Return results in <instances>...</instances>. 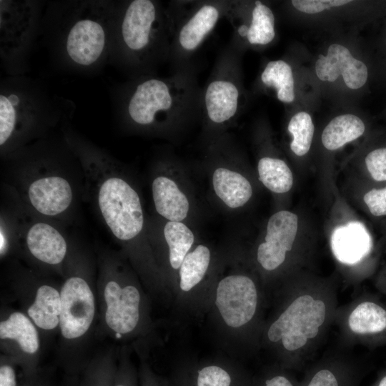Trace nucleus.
<instances>
[{
    "label": "nucleus",
    "instance_id": "423d86ee",
    "mask_svg": "<svg viewBox=\"0 0 386 386\" xmlns=\"http://www.w3.org/2000/svg\"><path fill=\"white\" fill-rule=\"evenodd\" d=\"M115 4L112 0L47 4L41 34L58 64L71 71L90 73L109 63Z\"/></svg>",
    "mask_w": 386,
    "mask_h": 386
},
{
    "label": "nucleus",
    "instance_id": "79ce46f5",
    "mask_svg": "<svg viewBox=\"0 0 386 386\" xmlns=\"http://www.w3.org/2000/svg\"><path fill=\"white\" fill-rule=\"evenodd\" d=\"M57 386H79L78 376H66L59 385Z\"/></svg>",
    "mask_w": 386,
    "mask_h": 386
},
{
    "label": "nucleus",
    "instance_id": "20e7f679",
    "mask_svg": "<svg viewBox=\"0 0 386 386\" xmlns=\"http://www.w3.org/2000/svg\"><path fill=\"white\" fill-rule=\"evenodd\" d=\"M99 306L95 337L129 346L147 360L161 338L152 314V298L122 253L104 250L98 257Z\"/></svg>",
    "mask_w": 386,
    "mask_h": 386
},
{
    "label": "nucleus",
    "instance_id": "a878e982",
    "mask_svg": "<svg viewBox=\"0 0 386 386\" xmlns=\"http://www.w3.org/2000/svg\"><path fill=\"white\" fill-rule=\"evenodd\" d=\"M315 71L324 81H335L342 75L346 86L352 89L362 87L368 75L366 65L354 58L347 48L338 44H331L326 56H319Z\"/></svg>",
    "mask_w": 386,
    "mask_h": 386
},
{
    "label": "nucleus",
    "instance_id": "f8f14e48",
    "mask_svg": "<svg viewBox=\"0 0 386 386\" xmlns=\"http://www.w3.org/2000/svg\"><path fill=\"white\" fill-rule=\"evenodd\" d=\"M44 1H0V59L8 76H24L41 34Z\"/></svg>",
    "mask_w": 386,
    "mask_h": 386
},
{
    "label": "nucleus",
    "instance_id": "f03ea898",
    "mask_svg": "<svg viewBox=\"0 0 386 386\" xmlns=\"http://www.w3.org/2000/svg\"><path fill=\"white\" fill-rule=\"evenodd\" d=\"M260 351L291 371L306 365L334 324L338 296L332 283L291 277L271 295Z\"/></svg>",
    "mask_w": 386,
    "mask_h": 386
},
{
    "label": "nucleus",
    "instance_id": "412c9836",
    "mask_svg": "<svg viewBox=\"0 0 386 386\" xmlns=\"http://www.w3.org/2000/svg\"><path fill=\"white\" fill-rule=\"evenodd\" d=\"M162 237V239L151 240V244L172 303L179 269L197 241L193 230L182 222L166 221Z\"/></svg>",
    "mask_w": 386,
    "mask_h": 386
},
{
    "label": "nucleus",
    "instance_id": "6ab92c4d",
    "mask_svg": "<svg viewBox=\"0 0 386 386\" xmlns=\"http://www.w3.org/2000/svg\"><path fill=\"white\" fill-rule=\"evenodd\" d=\"M224 18L232 28L230 44L240 52L243 46H265L275 37L274 14L261 1L250 6L245 1H229Z\"/></svg>",
    "mask_w": 386,
    "mask_h": 386
},
{
    "label": "nucleus",
    "instance_id": "37998d69",
    "mask_svg": "<svg viewBox=\"0 0 386 386\" xmlns=\"http://www.w3.org/2000/svg\"><path fill=\"white\" fill-rule=\"evenodd\" d=\"M372 386H386V369L382 370Z\"/></svg>",
    "mask_w": 386,
    "mask_h": 386
},
{
    "label": "nucleus",
    "instance_id": "c756f323",
    "mask_svg": "<svg viewBox=\"0 0 386 386\" xmlns=\"http://www.w3.org/2000/svg\"><path fill=\"white\" fill-rule=\"evenodd\" d=\"M260 81L265 87L274 89L279 101L291 103L294 101L295 82L291 66L284 60H272L264 66Z\"/></svg>",
    "mask_w": 386,
    "mask_h": 386
},
{
    "label": "nucleus",
    "instance_id": "2eb2a0df",
    "mask_svg": "<svg viewBox=\"0 0 386 386\" xmlns=\"http://www.w3.org/2000/svg\"><path fill=\"white\" fill-rule=\"evenodd\" d=\"M222 257L198 242L187 254L177 275L172 303L179 315L193 319L206 316Z\"/></svg>",
    "mask_w": 386,
    "mask_h": 386
},
{
    "label": "nucleus",
    "instance_id": "72a5a7b5",
    "mask_svg": "<svg viewBox=\"0 0 386 386\" xmlns=\"http://www.w3.org/2000/svg\"><path fill=\"white\" fill-rule=\"evenodd\" d=\"M132 350L127 345H120L117 372L113 386H139L138 369L134 365L131 354Z\"/></svg>",
    "mask_w": 386,
    "mask_h": 386
},
{
    "label": "nucleus",
    "instance_id": "a211bd4d",
    "mask_svg": "<svg viewBox=\"0 0 386 386\" xmlns=\"http://www.w3.org/2000/svg\"><path fill=\"white\" fill-rule=\"evenodd\" d=\"M41 343L38 328L26 315L19 310L1 307V353L15 361L21 375H33L41 367Z\"/></svg>",
    "mask_w": 386,
    "mask_h": 386
},
{
    "label": "nucleus",
    "instance_id": "5701e85b",
    "mask_svg": "<svg viewBox=\"0 0 386 386\" xmlns=\"http://www.w3.org/2000/svg\"><path fill=\"white\" fill-rule=\"evenodd\" d=\"M365 370L347 355H323L307 369L300 386H359Z\"/></svg>",
    "mask_w": 386,
    "mask_h": 386
},
{
    "label": "nucleus",
    "instance_id": "c9c22d12",
    "mask_svg": "<svg viewBox=\"0 0 386 386\" xmlns=\"http://www.w3.org/2000/svg\"><path fill=\"white\" fill-rule=\"evenodd\" d=\"M352 2L348 0H292L293 6L304 13L317 14L332 7H336Z\"/></svg>",
    "mask_w": 386,
    "mask_h": 386
},
{
    "label": "nucleus",
    "instance_id": "9b49d317",
    "mask_svg": "<svg viewBox=\"0 0 386 386\" xmlns=\"http://www.w3.org/2000/svg\"><path fill=\"white\" fill-rule=\"evenodd\" d=\"M229 1H172L167 10L170 26L168 60L174 70L194 67L193 56L224 18Z\"/></svg>",
    "mask_w": 386,
    "mask_h": 386
},
{
    "label": "nucleus",
    "instance_id": "4c0bfd02",
    "mask_svg": "<svg viewBox=\"0 0 386 386\" xmlns=\"http://www.w3.org/2000/svg\"><path fill=\"white\" fill-rule=\"evenodd\" d=\"M364 202L372 215H386V187L371 189L365 194Z\"/></svg>",
    "mask_w": 386,
    "mask_h": 386
},
{
    "label": "nucleus",
    "instance_id": "cd10ccee",
    "mask_svg": "<svg viewBox=\"0 0 386 386\" xmlns=\"http://www.w3.org/2000/svg\"><path fill=\"white\" fill-rule=\"evenodd\" d=\"M119 349L112 345L91 355L78 376L79 386H113Z\"/></svg>",
    "mask_w": 386,
    "mask_h": 386
},
{
    "label": "nucleus",
    "instance_id": "aec40b11",
    "mask_svg": "<svg viewBox=\"0 0 386 386\" xmlns=\"http://www.w3.org/2000/svg\"><path fill=\"white\" fill-rule=\"evenodd\" d=\"M179 165L173 160L158 162L157 172L152 182V195L157 213L166 221L185 222L192 213L190 194L176 176Z\"/></svg>",
    "mask_w": 386,
    "mask_h": 386
},
{
    "label": "nucleus",
    "instance_id": "7ed1b4c3",
    "mask_svg": "<svg viewBox=\"0 0 386 386\" xmlns=\"http://www.w3.org/2000/svg\"><path fill=\"white\" fill-rule=\"evenodd\" d=\"M269 298L246 257H222L206 314L218 347L236 360L260 351Z\"/></svg>",
    "mask_w": 386,
    "mask_h": 386
},
{
    "label": "nucleus",
    "instance_id": "bb28decb",
    "mask_svg": "<svg viewBox=\"0 0 386 386\" xmlns=\"http://www.w3.org/2000/svg\"><path fill=\"white\" fill-rule=\"evenodd\" d=\"M331 248L338 262L354 266L367 255L370 245L367 237L360 224L350 223L336 229L332 236Z\"/></svg>",
    "mask_w": 386,
    "mask_h": 386
},
{
    "label": "nucleus",
    "instance_id": "ea45409f",
    "mask_svg": "<svg viewBox=\"0 0 386 386\" xmlns=\"http://www.w3.org/2000/svg\"><path fill=\"white\" fill-rule=\"evenodd\" d=\"M18 386H57L54 382L53 367H41L31 376L21 375Z\"/></svg>",
    "mask_w": 386,
    "mask_h": 386
},
{
    "label": "nucleus",
    "instance_id": "9d476101",
    "mask_svg": "<svg viewBox=\"0 0 386 386\" xmlns=\"http://www.w3.org/2000/svg\"><path fill=\"white\" fill-rule=\"evenodd\" d=\"M240 54L230 43L219 54L202 89L201 114L209 140L225 134L237 119L244 102Z\"/></svg>",
    "mask_w": 386,
    "mask_h": 386
},
{
    "label": "nucleus",
    "instance_id": "2f4dec72",
    "mask_svg": "<svg viewBox=\"0 0 386 386\" xmlns=\"http://www.w3.org/2000/svg\"><path fill=\"white\" fill-rule=\"evenodd\" d=\"M287 130L293 137L291 150L299 157L306 154L310 149L315 131L310 115L305 112L297 113L290 120Z\"/></svg>",
    "mask_w": 386,
    "mask_h": 386
},
{
    "label": "nucleus",
    "instance_id": "ddd939ff",
    "mask_svg": "<svg viewBox=\"0 0 386 386\" xmlns=\"http://www.w3.org/2000/svg\"><path fill=\"white\" fill-rule=\"evenodd\" d=\"M298 230L297 215L287 210L273 214L264 237L246 258L259 277L269 300L272 293L288 278Z\"/></svg>",
    "mask_w": 386,
    "mask_h": 386
},
{
    "label": "nucleus",
    "instance_id": "393cba45",
    "mask_svg": "<svg viewBox=\"0 0 386 386\" xmlns=\"http://www.w3.org/2000/svg\"><path fill=\"white\" fill-rule=\"evenodd\" d=\"M26 195L32 208L47 217L64 213L73 201L70 183L64 177L53 173L32 179L27 187Z\"/></svg>",
    "mask_w": 386,
    "mask_h": 386
},
{
    "label": "nucleus",
    "instance_id": "1a4fd4ad",
    "mask_svg": "<svg viewBox=\"0 0 386 386\" xmlns=\"http://www.w3.org/2000/svg\"><path fill=\"white\" fill-rule=\"evenodd\" d=\"M66 100L50 96L34 80L8 76L0 84V147L11 156L73 112Z\"/></svg>",
    "mask_w": 386,
    "mask_h": 386
},
{
    "label": "nucleus",
    "instance_id": "6e6552de",
    "mask_svg": "<svg viewBox=\"0 0 386 386\" xmlns=\"http://www.w3.org/2000/svg\"><path fill=\"white\" fill-rule=\"evenodd\" d=\"M88 266L69 256L61 284V310L56 364L66 376H79L91 357L88 352L95 337L99 306L96 287Z\"/></svg>",
    "mask_w": 386,
    "mask_h": 386
},
{
    "label": "nucleus",
    "instance_id": "473e14b6",
    "mask_svg": "<svg viewBox=\"0 0 386 386\" xmlns=\"http://www.w3.org/2000/svg\"><path fill=\"white\" fill-rule=\"evenodd\" d=\"M292 372L272 362L253 375V386H300Z\"/></svg>",
    "mask_w": 386,
    "mask_h": 386
},
{
    "label": "nucleus",
    "instance_id": "b1692460",
    "mask_svg": "<svg viewBox=\"0 0 386 386\" xmlns=\"http://www.w3.org/2000/svg\"><path fill=\"white\" fill-rule=\"evenodd\" d=\"M189 368L195 386H253V375L238 360L227 355L189 359Z\"/></svg>",
    "mask_w": 386,
    "mask_h": 386
},
{
    "label": "nucleus",
    "instance_id": "58836bf2",
    "mask_svg": "<svg viewBox=\"0 0 386 386\" xmlns=\"http://www.w3.org/2000/svg\"><path fill=\"white\" fill-rule=\"evenodd\" d=\"M139 386H167V377L156 372L147 360H141L138 367Z\"/></svg>",
    "mask_w": 386,
    "mask_h": 386
},
{
    "label": "nucleus",
    "instance_id": "f257e3e1",
    "mask_svg": "<svg viewBox=\"0 0 386 386\" xmlns=\"http://www.w3.org/2000/svg\"><path fill=\"white\" fill-rule=\"evenodd\" d=\"M68 147L80 160L94 182V199L101 217L119 242L123 254L139 275L151 298L162 304L169 294L147 234L140 196L121 175L119 164L100 148L71 129L64 130Z\"/></svg>",
    "mask_w": 386,
    "mask_h": 386
},
{
    "label": "nucleus",
    "instance_id": "e433bc0d",
    "mask_svg": "<svg viewBox=\"0 0 386 386\" xmlns=\"http://www.w3.org/2000/svg\"><path fill=\"white\" fill-rule=\"evenodd\" d=\"M167 386H195L190 373L189 359H182L173 367Z\"/></svg>",
    "mask_w": 386,
    "mask_h": 386
},
{
    "label": "nucleus",
    "instance_id": "0eeeda50",
    "mask_svg": "<svg viewBox=\"0 0 386 386\" xmlns=\"http://www.w3.org/2000/svg\"><path fill=\"white\" fill-rule=\"evenodd\" d=\"M169 44L166 5L155 0L116 1L109 63L129 79L155 75L168 60Z\"/></svg>",
    "mask_w": 386,
    "mask_h": 386
},
{
    "label": "nucleus",
    "instance_id": "4be33fe9",
    "mask_svg": "<svg viewBox=\"0 0 386 386\" xmlns=\"http://www.w3.org/2000/svg\"><path fill=\"white\" fill-rule=\"evenodd\" d=\"M24 247L29 259L41 269L64 276L69 257L68 244L56 227L44 222L32 224L25 234Z\"/></svg>",
    "mask_w": 386,
    "mask_h": 386
},
{
    "label": "nucleus",
    "instance_id": "f3484780",
    "mask_svg": "<svg viewBox=\"0 0 386 386\" xmlns=\"http://www.w3.org/2000/svg\"><path fill=\"white\" fill-rule=\"evenodd\" d=\"M237 156L226 134L209 140L205 162L210 169L211 187L227 209L243 207L253 194L249 180L236 167Z\"/></svg>",
    "mask_w": 386,
    "mask_h": 386
},
{
    "label": "nucleus",
    "instance_id": "dca6fc26",
    "mask_svg": "<svg viewBox=\"0 0 386 386\" xmlns=\"http://www.w3.org/2000/svg\"><path fill=\"white\" fill-rule=\"evenodd\" d=\"M334 324L347 345H386V304L377 295L363 294L339 306Z\"/></svg>",
    "mask_w": 386,
    "mask_h": 386
},
{
    "label": "nucleus",
    "instance_id": "c03bdc74",
    "mask_svg": "<svg viewBox=\"0 0 386 386\" xmlns=\"http://www.w3.org/2000/svg\"><path fill=\"white\" fill-rule=\"evenodd\" d=\"M377 287L378 290L386 297V275L382 277L377 282Z\"/></svg>",
    "mask_w": 386,
    "mask_h": 386
},
{
    "label": "nucleus",
    "instance_id": "a19ab883",
    "mask_svg": "<svg viewBox=\"0 0 386 386\" xmlns=\"http://www.w3.org/2000/svg\"><path fill=\"white\" fill-rule=\"evenodd\" d=\"M17 368L19 367L12 358L1 353L0 386H18Z\"/></svg>",
    "mask_w": 386,
    "mask_h": 386
},
{
    "label": "nucleus",
    "instance_id": "c85d7f7f",
    "mask_svg": "<svg viewBox=\"0 0 386 386\" xmlns=\"http://www.w3.org/2000/svg\"><path fill=\"white\" fill-rule=\"evenodd\" d=\"M365 130L362 119L354 114H342L332 119L325 127L322 142L328 150H336L361 137Z\"/></svg>",
    "mask_w": 386,
    "mask_h": 386
},
{
    "label": "nucleus",
    "instance_id": "4468645a",
    "mask_svg": "<svg viewBox=\"0 0 386 386\" xmlns=\"http://www.w3.org/2000/svg\"><path fill=\"white\" fill-rule=\"evenodd\" d=\"M8 285L19 310L38 328L41 342L49 343L59 332L61 285L19 265L9 275Z\"/></svg>",
    "mask_w": 386,
    "mask_h": 386
},
{
    "label": "nucleus",
    "instance_id": "f704fd0d",
    "mask_svg": "<svg viewBox=\"0 0 386 386\" xmlns=\"http://www.w3.org/2000/svg\"><path fill=\"white\" fill-rule=\"evenodd\" d=\"M365 164L374 180L386 181V147L370 152L365 157Z\"/></svg>",
    "mask_w": 386,
    "mask_h": 386
},
{
    "label": "nucleus",
    "instance_id": "39448f33",
    "mask_svg": "<svg viewBox=\"0 0 386 386\" xmlns=\"http://www.w3.org/2000/svg\"><path fill=\"white\" fill-rule=\"evenodd\" d=\"M201 94L194 67L142 76L116 89L115 112L129 131L170 138L200 116Z\"/></svg>",
    "mask_w": 386,
    "mask_h": 386
},
{
    "label": "nucleus",
    "instance_id": "7c9ffc66",
    "mask_svg": "<svg viewBox=\"0 0 386 386\" xmlns=\"http://www.w3.org/2000/svg\"><path fill=\"white\" fill-rule=\"evenodd\" d=\"M259 181L269 191L282 194L293 185V174L286 162L277 157L264 156L257 162Z\"/></svg>",
    "mask_w": 386,
    "mask_h": 386
}]
</instances>
